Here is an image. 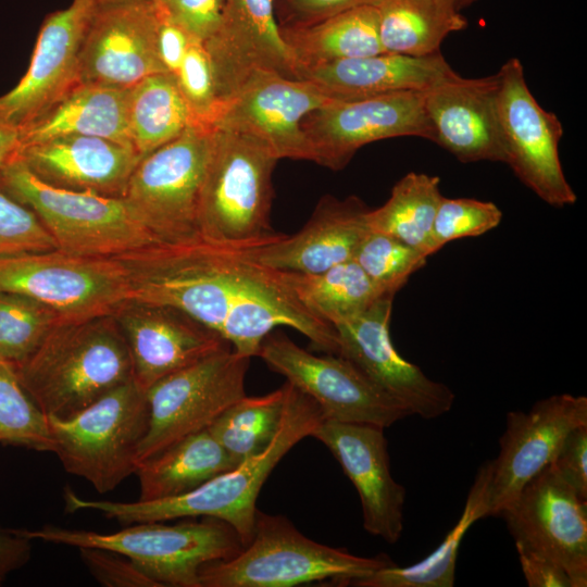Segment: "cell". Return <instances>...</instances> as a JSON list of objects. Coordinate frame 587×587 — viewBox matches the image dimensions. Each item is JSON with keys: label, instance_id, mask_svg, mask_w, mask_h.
<instances>
[{"label": "cell", "instance_id": "obj_37", "mask_svg": "<svg viewBox=\"0 0 587 587\" xmlns=\"http://www.w3.org/2000/svg\"><path fill=\"white\" fill-rule=\"evenodd\" d=\"M0 444L53 452L48 416L22 385L15 367L0 360Z\"/></svg>", "mask_w": 587, "mask_h": 587}, {"label": "cell", "instance_id": "obj_18", "mask_svg": "<svg viewBox=\"0 0 587 587\" xmlns=\"http://www.w3.org/2000/svg\"><path fill=\"white\" fill-rule=\"evenodd\" d=\"M330 99L311 82L258 70L222 105L214 126L255 139L278 160L312 161L302 121Z\"/></svg>", "mask_w": 587, "mask_h": 587}, {"label": "cell", "instance_id": "obj_22", "mask_svg": "<svg viewBox=\"0 0 587 587\" xmlns=\"http://www.w3.org/2000/svg\"><path fill=\"white\" fill-rule=\"evenodd\" d=\"M127 344L133 378L147 390L159 379L232 347L176 308L130 300L113 314Z\"/></svg>", "mask_w": 587, "mask_h": 587}, {"label": "cell", "instance_id": "obj_13", "mask_svg": "<svg viewBox=\"0 0 587 587\" xmlns=\"http://www.w3.org/2000/svg\"><path fill=\"white\" fill-rule=\"evenodd\" d=\"M496 75L504 163L546 203L555 208L574 204L577 196L565 178L559 157L561 121L537 102L517 58L509 59Z\"/></svg>", "mask_w": 587, "mask_h": 587}, {"label": "cell", "instance_id": "obj_32", "mask_svg": "<svg viewBox=\"0 0 587 587\" xmlns=\"http://www.w3.org/2000/svg\"><path fill=\"white\" fill-rule=\"evenodd\" d=\"M385 52L413 57L439 52L441 42L467 20L444 0H384L377 5Z\"/></svg>", "mask_w": 587, "mask_h": 587}, {"label": "cell", "instance_id": "obj_38", "mask_svg": "<svg viewBox=\"0 0 587 587\" xmlns=\"http://www.w3.org/2000/svg\"><path fill=\"white\" fill-rule=\"evenodd\" d=\"M60 321L57 312L33 298L0 291V360L22 363Z\"/></svg>", "mask_w": 587, "mask_h": 587}, {"label": "cell", "instance_id": "obj_33", "mask_svg": "<svg viewBox=\"0 0 587 587\" xmlns=\"http://www.w3.org/2000/svg\"><path fill=\"white\" fill-rule=\"evenodd\" d=\"M127 123L132 146L143 157L195 121L175 76L158 73L129 88Z\"/></svg>", "mask_w": 587, "mask_h": 587}, {"label": "cell", "instance_id": "obj_28", "mask_svg": "<svg viewBox=\"0 0 587 587\" xmlns=\"http://www.w3.org/2000/svg\"><path fill=\"white\" fill-rule=\"evenodd\" d=\"M128 95L129 88L77 83L20 130L22 146L70 135L102 137L132 146Z\"/></svg>", "mask_w": 587, "mask_h": 587}, {"label": "cell", "instance_id": "obj_27", "mask_svg": "<svg viewBox=\"0 0 587 587\" xmlns=\"http://www.w3.org/2000/svg\"><path fill=\"white\" fill-rule=\"evenodd\" d=\"M458 75L440 52L413 57L378 53L326 63L299 73L332 99L424 91Z\"/></svg>", "mask_w": 587, "mask_h": 587}, {"label": "cell", "instance_id": "obj_21", "mask_svg": "<svg viewBox=\"0 0 587 587\" xmlns=\"http://www.w3.org/2000/svg\"><path fill=\"white\" fill-rule=\"evenodd\" d=\"M311 437L332 452L355 487L364 529L396 544L403 530L405 489L391 475L384 428L324 419Z\"/></svg>", "mask_w": 587, "mask_h": 587}, {"label": "cell", "instance_id": "obj_39", "mask_svg": "<svg viewBox=\"0 0 587 587\" xmlns=\"http://www.w3.org/2000/svg\"><path fill=\"white\" fill-rule=\"evenodd\" d=\"M353 260L383 294L395 296L426 264L427 257L392 236L369 230Z\"/></svg>", "mask_w": 587, "mask_h": 587}, {"label": "cell", "instance_id": "obj_34", "mask_svg": "<svg viewBox=\"0 0 587 587\" xmlns=\"http://www.w3.org/2000/svg\"><path fill=\"white\" fill-rule=\"evenodd\" d=\"M439 177L410 172L391 189L387 201L367 213L370 230L392 236L427 258L438 205L442 199Z\"/></svg>", "mask_w": 587, "mask_h": 587}, {"label": "cell", "instance_id": "obj_3", "mask_svg": "<svg viewBox=\"0 0 587 587\" xmlns=\"http://www.w3.org/2000/svg\"><path fill=\"white\" fill-rule=\"evenodd\" d=\"M14 367L41 411L60 420L134 379L128 347L113 315L60 321Z\"/></svg>", "mask_w": 587, "mask_h": 587}, {"label": "cell", "instance_id": "obj_16", "mask_svg": "<svg viewBox=\"0 0 587 587\" xmlns=\"http://www.w3.org/2000/svg\"><path fill=\"white\" fill-rule=\"evenodd\" d=\"M515 547L547 554L569 573L573 587L587 586V500L549 464L499 514Z\"/></svg>", "mask_w": 587, "mask_h": 587}, {"label": "cell", "instance_id": "obj_26", "mask_svg": "<svg viewBox=\"0 0 587 587\" xmlns=\"http://www.w3.org/2000/svg\"><path fill=\"white\" fill-rule=\"evenodd\" d=\"M370 209L358 197H323L296 234L250 252L260 263L279 271L314 274L353 259L370 230Z\"/></svg>", "mask_w": 587, "mask_h": 587}, {"label": "cell", "instance_id": "obj_50", "mask_svg": "<svg viewBox=\"0 0 587 587\" xmlns=\"http://www.w3.org/2000/svg\"><path fill=\"white\" fill-rule=\"evenodd\" d=\"M21 148L20 130L0 118V168L18 160Z\"/></svg>", "mask_w": 587, "mask_h": 587}, {"label": "cell", "instance_id": "obj_29", "mask_svg": "<svg viewBox=\"0 0 587 587\" xmlns=\"http://www.w3.org/2000/svg\"><path fill=\"white\" fill-rule=\"evenodd\" d=\"M282 38L300 72L335 61L384 53L377 7L350 9L302 25H279Z\"/></svg>", "mask_w": 587, "mask_h": 587}, {"label": "cell", "instance_id": "obj_7", "mask_svg": "<svg viewBox=\"0 0 587 587\" xmlns=\"http://www.w3.org/2000/svg\"><path fill=\"white\" fill-rule=\"evenodd\" d=\"M0 186L37 215L63 252L110 258L157 242L123 198L51 186L20 160L0 168Z\"/></svg>", "mask_w": 587, "mask_h": 587}, {"label": "cell", "instance_id": "obj_14", "mask_svg": "<svg viewBox=\"0 0 587 587\" xmlns=\"http://www.w3.org/2000/svg\"><path fill=\"white\" fill-rule=\"evenodd\" d=\"M302 129L312 162L342 170L363 146L413 136L434 142L424 91H401L359 99H330L304 116Z\"/></svg>", "mask_w": 587, "mask_h": 587}, {"label": "cell", "instance_id": "obj_41", "mask_svg": "<svg viewBox=\"0 0 587 587\" xmlns=\"http://www.w3.org/2000/svg\"><path fill=\"white\" fill-rule=\"evenodd\" d=\"M175 78L195 123L214 126L221 107L203 42L190 41Z\"/></svg>", "mask_w": 587, "mask_h": 587}, {"label": "cell", "instance_id": "obj_35", "mask_svg": "<svg viewBox=\"0 0 587 587\" xmlns=\"http://www.w3.org/2000/svg\"><path fill=\"white\" fill-rule=\"evenodd\" d=\"M285 275L300 302L332 325L386 296L353 259L320 273L285 271Z\"/></svg>", "mask_w": 587, "mask_h": 587}, {"label": "cell", "instance_id": "obj_30", "mask_svg": "<svg viewBox=\"0 0 587 587\" xmlns=\"http://www.w3.org/2000/svg\"><path fill=\"white\" fill-rule=\"evenodd\" d=\"M239 463L208 428L191 434L138 463V500H160L187 494Z\"/></svg>", "mask_w": 587, "mask_h": 587}, {"label": "cell", "instance_id": "obj_49", "mask_svg": "<svg viewBox=\"0 0 587 587\" xmlns=\"http://www.w3.org/2000/svg\"><path fill=\"white\" fill-rule=\"evenodd\" d=\"M30 553L32 539L20 529L0 528V585L10 573L28 562Z\"/></svg>", "mask_w": 587, "mask_h": 587}, {"label": "cell", "instance_id": "obj_5", "mask_svg": "<svg viewBox=\"0 0 587 587\" xmlns=\"http://www.w3.org/2000/svg\"><path fill=\"white\" fill-rule=\"evenodd\" d=\"M395 562L385 553L359 557L304 536L284 515L258 509L251 541L234 558L203 564L201 587L352 586Z\"/></svg>", "mask_w": 587, "mask_h": 587}, {"label": "cell", "instance_id": "obj_9", "mask_svg": "<svg viewBox=\"0 0 587 587\" xmlns=\"http://www.w3.org/2000/svg\"><path fill=\"white\" fill-rule=\"evenodd\" d=\"M213 134L214 126L193 123L136 164L123 199L157 241L200 235L198 208Z\"/></svg>", "mask_w": 587, "mask_h": 587}, {"label": "cell", "instance_id": "obj_36", "mask_svg": "<svg viewBox=\"0 0 587 587\" xmlns=\"http://www.w3.org/2000/svg\"><path fill=\"white\" fill-rule=\"evenodd\" d=\"M286 396L287 383L264 396H245L223 411L208 429L240 463L270 446L283 420Z\"/></svg>", "mask_w": 587, "mask_h": 587}, {"label": "cell", "instance_id": "obj_51", "mask_svg": "<svg viewBox=\"0 0 587 587\" xmlns=\"http://www.w3.org/2000/svg\"><path fill=\"white\" fill-rule=\"evenodd\" d=\"M453 7L457 11H462L463 9L472 5L477 0H444Z\"/></svg>", "mask_w": 587, "mask_h": 587}, {"label": "cell", "instance_id": "obj_47", "mask_svg": "<svg viewBox=\"0 0 587 587\" xmlns=\"http://www.w3.org/2000/svg\"><path fill=\"white\" fill-rule=\"evenodd\" d=\"M525 580L529 587H573L566 570L547 554L516 547Z\"/></svg>", "mask_w": 587, "mask_h": 587}, {"label": "cell", "instance_id": "obj_1", "mask_svg": "<svg viewBox=\"0 0 587 587\" xmlns=\"http://www.w3.org/2000/svg\"><path fill=\"white\" fill-rule=\"evenodd\" d=\"M132 300L184 311L245 357H257L278 326L304 335L323 353L339 354L335 327L307 309L285 271L260 263L250 250L216 245L202 236L152 242L116 257Z\"/></svg>", "mask_w": 587, "mask_h": 587}, {"label": "cell", "instance_id": "obj_20", "mask_svg": "<svg viewBox=\"0 0 587 587\" xmlns=\"http://www.w3.org/2000/svg\"><path fill=\"white\" fill-rule=\"evenodd\" d=\"M97 8L96 0H73L46 17L25 75L0 97V118L21 130L79 83L80 48Z\"/></svg>", "mask_w": 587, "mask_h": 587}, {"label": "cell", "instance_id": "obj_46", "mask_svg": "<svg viewBox=\"0 0 587 587\" xmlns=\"http://www.w3.org/2000/svg\"><path fill=\"white\" fill-rule=\"evenodd\" d=\"M384 0H276L279 25H302L364 5L377 7Z\"/></svg>", "mask_w": 587, "mask_h": 587}, {"label": "cell", "instance_id": "obj_12", "mask_svg": "<svg viewBox=\"0 0 587 587\" xmlns=\"http://www.w3.org/2000/svg\"><path fill=\"white\" fill-rule=\"evenodd\" d=\"M257 357L312 398L325 420L386 428L412 415L348 359L339 354H313L282 332L270 333Z\"/></svg>", "mask_w": 587, "mask_h": 587}, {"label": "cell", "instance_id": "obj_11", "mask_svg": "<svg viewBox=\"0 0 587 587\" xmlns=\"http://www.w3.org/2000/svg\"><path fill=\"white\" fill-rule=\"evenodd\" d=\"M250 359L226 347L150 386L146 390L149 426L137 462L209 428L223 411L245 397Z\"/></svg>", "mask_w": 587, "mask_h": 587}, {"label": "cell", "instance_id": "obj_8", "mask_svg": "<svg viewBox=\"0 0 587 587\" xmlns=\"http://www.w3.org/2000/svg\"><path fill=\"white\" fill-rule=\"evenodd\" d=\"M48 421L63 469L105 494L135 474L149 426L146 390L132 379L71 417Z\"/></svg>", "mask_w": 587, "mask_h": 587}, {"label": "cell", "instance_id": "obj_52", "mask_svg": "<svg viewBox=\"0 0 587 587\" xmlns=\"http://www.w3.org/2000/svg\"><path fill=\"white\" fill-rule=\"evenodd\" d=\"M98 2L99 5H103V4H111V3H116V2H122V1H126V0H96Z\"/></svg>", "mask_w": 587, "mask_h": 587}, {"label": "cell", "instance_id": "obj_24", "mask_svg": "<svg viewBox=\"0 0 587 587\" xmlns=\"http://www.w3.org/2000/svg\"><path fill=\"white\" fill-rule=\"evenodd\" d=\"M497 75H461L424 90L434 142L460 162H505L497 112Z\"/></svg>", "mask_w": 587, "mask_h": 587}, {"label": "cell", "instance_id": "obj_19", "mask_svg": "<svg viewBox=\"0 0 587 587\" xmlns=\"http://www.w3.org/2000/svg\"><path fill=\"white\" fill-rule=\"evenodd\" d=\"M157 27L151 0L98 4L82 43L78 82L128 89L167 73L158 53Z\"/></svg>", "mask_w": 587, "mask_h": 587}, {"label": "cell", "instance_id": "obj_10", "mask_svg": "<svg viewBox=\"0 0 587 587\" xmlns=\"http://www.w3.org/2000/svg\"><path fill=\"white\" fill-rule=\"evenodd\" d=\"M0 291L33 298L63 321L113 315L132 300L116 257H84L59 249L0 259Z\"/></svg>", "mask_w": 587, "mask_h": 587}, {"label": "cell", "instance_id": "obj_45", "mask_svg": "<svg viewBox=\"0 0 587 587\" xmlns=\"http://www.w3.org/2000/svg\"><path fill=\"white\" fill-rule=\"evenodd\" d=\"M550 464L582 499L587 500V424L567 434Z\"/></svg>", "mask_w": 587, "mask_h": 587}, {"label": "cell", "instance_id": "obj_4", "mask_svg": "<svg viewBox=\"0 0 587 587\" xmlns=\"http://www.w3.org/2000/svg\"><path fill=\"white\" fill-rule=\"evenodd\" d=\"M278 159L261 142L214 126L198 208L203 238L230 249L251 250L283 238L270 221L272 174Z\"/></svg>", "mask_w": 587, "mask_h": 587}, {"label": "cell", "instance_id": "obj_44", "mask_svg": "<svg viewBox=\"0 0 587 587\" xmlns=\"http://www.w3.org/2000/svg\"><path fill=\"white\" fill-rule=\"evenodd\" d=\"M193 39L207 42L217 30L224 0H151Z\"/></svg>", "mask_w": 587, "mask_h": 587}, {"label": "cell", "instance_id": "obj_23", "mask_svg": "<svg viewBox=\"0 0 587 587\" xmlns=\"http://www.w3.org/2000/svg\"><path fill=\"white\" fill-rule=\"evenodd\" d=\"M203 45L221 108L254 71L297 78L276 21V0H224L220 26Z\"/></svg>", "mask_w": 587, "mask_h": 587}, {"label": "cell", "instance_id": "obj_15", "mask_svg": "<svg viewBox=\"0 0 587 587\" xmlns=\"http://www.w3.org/2000/svg\"><path fill=\"white\" fill-rule=\"evenodd\" d=\"M394 297L383 296L364 311L333 323L339 355L404 404L412 415L439 417L452 409L455 396L447 385L427 377L395 349L389 333Z\"/></svg>", "mask_w": 587, "mask_h": 587}, {"label": "cell", "instance_id": "obj_42", "mask_svg": "<svg viewBox=\"0 0 587 587\" xmlns=\"http://www.w3.org/2000/svg\"><path fill=\"white\" fill-rule=\"evenodd\" d=\"M55 249L37 215L0 186V259Z\"/></svg>", "mask_w": 587, "mask_h": 587}, {"label": "cell", "instance_id": "obj_17", "mask_svg": "<svg viewBox=\"0 0 587 587\" xmlns=\"http://www.w3.org/2000/svg\"><path fill=\"white\" fill-rule=\"evenodd\" d=\"M587 424V398L571 394L538 400L527 411H510L490 461L487 516H499L522 488L554 459L567 434Z\"/></svg>", "mask_w": 587, "mask_h": 587}, {"label": "cell", "instance_id": "obj_31", "mask_svg": "<svg viewBox=\"0 0 587 587\" xmlns=\"http://www.w3.org/2000/svg\"><path fill=\"white\" fill-rule=\"evenodd\" d=\"M491 472L490 461L478 469L469 491L462 514L440 545L420 562L382 567L357 580L355 587H452L459 547L467 529L487 516V486Z\"/></svg>", "mask_w": 587, "mask_h": 587}, {"label": "cell", "instance_id": "obj_2", "mask_svg": "<svg viewBox=\"0 0 587 587\" xmlns=\"http://www.w3.org/2000/svg\"><path fill=\"white\" fill-rule=\"evenodd\" d=\"M286 383L283 420L274 439L263 452L173 498L134 502L91 500L65 487L63 499L66 513L96 511L122 526L210 516L233 526L243 547L247 546L254 533L257 499L263 484L282 458L300 440L311 436L324 420L322 410L312 398Z\"/></svg>", "mask_w": 587, "mask_h": 587}, {"label": "cell", "instance_id": "obj_6", "mask_svg": "<svg viewBox=\"0 0 587 587\" xmlns=\"http://www.w3.org/2000/svg\"><path fill=\"white\" fill-rule=\"evenodd\" d=\"M20 532L32 540L118 552L130 559L159 587H201L198 572L203 564L232 559L243 548L233 526L210 516L180 519L174 524L160 521L135 523L113 533L54 525Z\"/></svg>", "mask_w": 587, "mask_h": 587}, {"label": "cell", "instance_id": "obj_43", "mask_svg": "<svg viewBox=\"0 0 587 587\" xmlns=\"http://www.w3.org/2000/svg\"><path fill=\"white\" fill-rule=\"evenodd\" d=\"M90 575L104 587H159L127 557L102 548H77Z\"/></svg>", "mask_w": 587, "mask_h": 587}, {"label": "cell", "instance_id": "obj_48", "mask_svg": "<svg viewBox=\"0 0 587 587\" xmlns=\"http://www.w3.org/2000/svg\"><path fill=\"white\" fill-rule=\"evenodd\" d=\"M155 9L158 13L157 46L159 58L164 70L175 76L193 38L179 24L162 13L157 7Z\"/></svg>", "mask_w": 587, "mask_h": 587}, {"label": "cell", "instance_id": "obj_40", "mask_svg": "<svg viewBox=\"0 0 587 587\" xmlns=\"http://www.w3.org/2000/svg\"><path fill=\"white\" fill-rule=\"evenodd\" d=\"M502 216V211L491 201L442 197L432 228L430 253L450 241L477 237L496 228Z\"/></svg>", "mask_w": 587, "mask_h": 587}, {"label": "cell", "instance_id": "obj_25", "mask_svg": "<svg viewBox=\"0 0 587 587\" xmlns=\"http://www.w3.org/2000/svg\"><path fill=\"white\" fill-rule=\"evenodd\" d=\"M140 158L129 145L70 135L24 145L18 160L51 186L123 198Z\"/></svg>", "mask_w": 587, "mask_h": 587}]
</instances>
